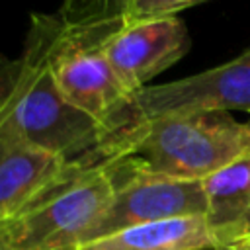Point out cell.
Segmentation results:
<instances>
[{
  "label": "cell",
  "instance_id": "obj_1",
  "mask_svg": "<svg viewBox=\"0 0 250 250\" xmlns=\"http://www.w3.org/2000/svg\"><path fill=\"white\" fill-rule=\"evenodd\" d=\"M0 123L74 166H96L111 158L105 131L66 102L31 33L18 59L0 55Z\"/></svg>",
  "mask_w": 250,
  "mask_h": 250
},
{
  "label": "cell",
  "instance_id": "obj_2",
  "mask_svg": "<svg viewBox=\"0 0 250 250\" xmlns=\"http://www.w3.org/2000/svg\"><path fill=\"white\" fill-rule=\"evenodd\" d=\"M123 21L74 27L59 14H31L29 31L45 51L51 74L61 94L76 109L92 117L107 135L111 158H119L143 127L131 92L117 80L104 41Z\"/></svg>",
  "mask_w": 250,
  "mask_h": 250
},
{
  "label": "cell",
  "instance_id": "obj_3",
  "mask_svg": "<svg viewBox=\"0 0 250 250\" xmlns=\"http://www.w3.org/2000/svg\"><path fill=\"white\" fill-rule=\"evenodd\" d=\"M250 150V129L229 111L168 115L146 121L109 166L125 172L205 180Z\"/></svg>",
  "mask_w": 250,
  "mask_h": 250
},
{
  "label": "cell",
  "instance_id": "obj_4",
  "mask_svg": "<svg viewBox=\"0 0 250 250\" xmlns=\"http://www.w3.org/2000/svg\"><path fill=\"white\" fill-rule=\"evenodd\" d=\"M113 195L105 162L72 166L21 213L0 225L4 250H76L104 217Z\"/></svg>",
  "mask_w": 250,
  "mask_h": 250
},
{
  "label": "cell",
  "instance_id": "obj_5",
  "mask_svg": "<svg viewBox=\"0 0 250 250\" xmlns=\"http://www.w3.org/2000/svg\"><path fill=\"white\" fill-rule=\"evenodd\" d=\"M105 166L113 180V195L104 217L94 227L86 242L129 227L176 217L205 215L207 211L201 180H174L135 174L117 170L107 162Z\"/></svg>",
  "mask_w": 250,
  "mask_h": 250
},
{
  "label": "cell",
  "instance_id": "obj_6",
  "mask_svg": "<svg viewBox=\"0 0 250 250\" xmlns=\"http://www.w3.org/2000/svg\"><path fill=\"white\" fill-rule=\"evenodd\" d=\"M141 123L205 111L250 113V49L236 59L174 82L145 86L133 96Z\"/></svg>",
  "mask_w": 250,
  "mask_h": 250
},
{
  "label": "cell",
  "instance_id": "obj_7",
  "mask_svg": "<svg viewBox=\"0 0 250 250\" xmlns=\"http://www.w3.org/2000/svg\"><path fill=\"white\" fill-rule=\"evenodd\" d=\"M189 45L186 23L180 18H164L123 23L104 41V55L125 90L135 94L176 64Z\"/></svg>",
  "mask_w": 250,
  "mask_h": 250
},
{
  "label": "cell",
  "instance_id": "obj_8",
  "mask_svg": "<svg viewBox=\"0 0 250 250\" xmlns=\"http://www.w3.org/2000/svg\"><path fill=\"white\" fill-rule=\"evenodd\" d=\"M72 166L0 123V225L21 213Z\"/></svg>",
  "mask_w": 250,
  "mask_h": 250
},
{
  "label": "cell",
  "instance_id": "obj_9",
  "mask_svg": "<svg viewBox=\"0 0 250 250\" xmlns=\"http://www.w3.org/2000/svg\"><path fill=\"white\" fill-rule=\"evenodd\" d=\"M201 184L213 250L227 248L250 230V150L201 180Z\"/></svg>",
  "mask_w": 250,
  "mask_h": 250
},
{
  "label": "cell",
  "instance_id": "obj_10",
  "mask_svg": "<svg viewBox=\"0 0 250 250\" xmlns=\"http://www.w3.org/2000/svg\"><path fill=\"white\" fill-rule=\"evenodd\" d=\"M76 250H213V238L205 215H193L129 227Z\"/></svg>",
  "mask_w": 250,
  "mask_h": 250
},
{
  "label": "cell",
  "instance_id": "obj_11",
  "mask_svg": "<svg viewBox=\"0 0 250 250\" xmlns=\"http://www.w3.org/2000/svg\"><path fill=\"white\" fill-rule=\"evenodd\" d=\"M129 0H62L59 16L74 27L123 21Z\"/></svg>",
  "mask_w": 250,
  "mask_h": 250
},
{
  "label": "cell",
  "instance_id": "obj_12",
  "mask_svg": "<svg viewBox=\"0 0 250 250\" xmlns=\"http://www.w3.org/2000/svg\"><path fill=\"white\" fill-rule=\"evenodd\" d=\"M203 2L207 0H129L123 23L176 18V14H180L182 10Z\"/></svg>",
  "mask_w": 250,
  "mask_h": 250
},
{
  "label": "cell",
  "instance_id": "obj_13",
  "mask_svg": "<svg viewBox=\"0 0 250 250\" xmlns=\"http://www.w3.org/2000/svg\"><path fill=\"white\" fill-rule=\"evenodd\" d=\"M221 250H250V230L240 236L238 240H234L232 244H229L227 248H221Z\"/></svg>",
  "mask_w": 250,
  "mask_h": 250
},
{
  "label": "cell",
  "instance_id": "obj_14",
  "mask_svg": "<svg viewBox=\"0 0 250 250\" xmlns=\"http://www.w3.org/2000/svg\"><path fill=\"white\" fill-rule=\"evenodd\" d=\"M246 125H248V129H250V119H248V121H246Z\"/></svg>",
  "mask_w": 250,
  "mask_h": 250
},
{
  "label": "cell",
  "instance_id": "obj_15",
  "mask_svg": "<svg viewBox=\"0 0 250 250\" xmlns=\"http://www.w3.org/2000/svg\"><path fill=\"white\" fill-rule=\"evenodd\" d=\"M0 250H4V248H0Z\"/></svg>",
  "mask_w": 250,
  "mask_h": 250
}]
</instances>
